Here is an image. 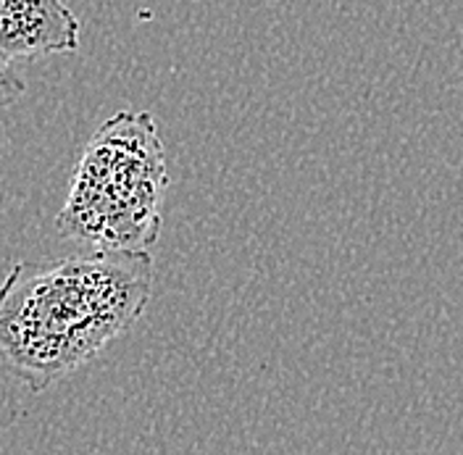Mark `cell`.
Wrapping results in <instances>:
<instances>
[{
	"label": "cell",
	"instance_id": "7a4b0ae2",
	"mask_svg": "<svg viewBox=\"0 0 463 455\" xmlns=\"http://www.w3.org/2000/svg\"><path fill=\"white\" fill-rule=\"evenodd\" d=\"M169 187L158 127L147 111H118L90 137L56 229L85 251H145L161 234Z\"/></svg>",
	"mask_w": 463,
	"mask_h": 455
},
{
	"label": "cell",
	"instance_id": "277c9868",
	"mask_svg": "<svg viewBox=\"0 0 463 455\" xmlns=\"http://www.w3.org/2000/svg\"><path fill=\"white\" fill-rule=\"evenodd\" d=\"M24 82L16 77V71L8 66L5 58H0V111H5L8 106H14L22 95H24Z\"/></svg>",
	"mask_w": 463,
	"mask_h": 455
},
{
	"label": "cell",
	"instance_id": "3957f363",
	"mask_svg": "<svg viewBox=\"0 0 463 455\" xmlns=\"http://www.w3.org/2000/svg\"><path fill=\"white\" fill-rule=\"evenodd\" d=\"M80 48V19L61 0H0V58L40 61Z\"/></svg>",
	"mask_w": 463,
	"mask_h": 455
},
{
	"label": "cell",
	"instance_id": "6da1fadb",
	"mask_svg": "<svg viewBox=\"0 0 463 455\" xmlns=\"http://www.w3.org/2000/svg\"><path fill=\"white\" fill-rule=\"evenodd\" d=\"M150 292L145 251L19 261L0 282V358L43 393L129 332Z\"/></svg>",
	"mask_w": 463,
	"mask_h": 455
}]
</instances>
